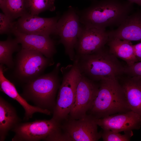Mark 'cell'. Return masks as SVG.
Returning <instances> with one entry per match:
<instances>
[{
    "mask_svg": "<svg viewBox=\"0 0 141 141\" xmlns=\"http://www.w3.org/2000/svg\"><path fill=\"white\" fill-rule=\"evenodd\" d=\"M133 4L126 0H100L78 12L80 22L84 27H118L133 12Z\"/></svg>",
    "mask_w": 141,
    "mask_h": 141,
    "instance_id": "cell-1",
    "label": "cell"
},
{
    "mask_svg": "<svg viewBox=\"0 0 141 141\" xmlns=\"http://www.w3.org/2000/svg\"><path fill=\"white\" fill-rule=\"evenodd\" d=\"M73 61L82 75L95 81L119 80L124 74V66L105 47L91 54L75 56Z\"/></svg>",
    "mask_w": 141,
    "mask_h": 141,
    "instance_id": "cell-2",
    "label": "cell"
},
{
    "mask_svg": "<svg viewBox=\"0 0 141 141\" xmlns=\"http://www.w3.org/2000/svg\"><path fill=\"white\" fill-rule=\"evenodd\" d=\"M99 81L97 94L87 114L99 119L131 110L119 80Z\"/></svg>",
    "mask_w": 141,
    "mask_h": 141,
    "instance_id": "cell-3",
    "label": "cell"
},
{
    "mask_svg": "<svg viewBox=\"0 0 141 141\" xmlns=\"http://www.w3.org/2000/svg\"><path fill=\"white\" fill-rule=\"evenodd\" d=\"M60 66V63H57L51 72L25 84L20 95L35 106L52 113L56 103V95L60 85L59 76Z\"/></svg>",
    "mask_w": 141,
    "mask_h": 141,
    "instance_id": "cell-4",
    "label": "cell"
},
{
    "mask_svg": "<svg viewBox=\"0 0 141 141\" xmlns=\"http://www.w3.org/2000/svg\"><path fill=\"white\" fill-rule=\"evenodd\" d=\"M60 69L62 74L53 111L52 118L61 123L68 119L74 101L76 89L81 74L76 62Z\"/></svg>",
    "mask_w": 141,
    "mask_h": 141,
    "instance_id": "cell-5",
    "label": "cell"
},
{
    "mask_svg": "<svg viewBox=\"0 0 141 141\" xmlns=\"http://www.w3.org/2000/svg\"><path fill=\"white\" fill-rule=\"evenodd\" d=\"M52 59L38 51L22 48L14 63V74L20 81L26 84L42 75L48 67L54 64Z\"/></svg>",
    "mask_w": 141,
    "mask_h": 141,
    "instance_id": "cell-6",
    "label": "cell"
},
{
    "mask_svg": "<svg viewBox=\"0 0 141 141\" xmlns=\"http://www.w3.org/2000/svg\"><path fill=\"white\" fill-rule=\"evenodd\" d=\"M80 24L78 11L70 7L59 18L57 24L59 43L63 45L65 54L73 61L75 55V48L81 28Z\"/></svg>",
    "mask_w": 141,
    "mask_h": 141,
    "instance_id": "cell-7",
    "label": "cell"
},
{
    "mask_svg": "<svg viewBox=\"0 0 141 141\" xmlns=\"http://www.w3.org/2000/svg\"><path fill=\"white\" fill-rule=\"evenodd\" d=\"M61 128V123L52 118L49 120L20 122L11 130L15 133L12 141H46L48 137Z\"/></svg>",
    "mask_w": 141,
    "mask_h": 141,
    "instance_id": "cell-8",
    "label": "cell"
},
{
    "mask_svg": "<svg viewBox=\"0 0 141 141\" xmlns=\"http://www.w3.org/2000/svg\"><path fill=\"white\" fill-rule=\"evenodd\" d=\"M99 87L95 81L81 74L78 83L70 119H78L84 116L91 108Z\"/></svg>",
    "mask_w": 141,
    "mask_h": 141,
    "instance_id": "cell-9",
    "label": "cell"
},
{
    "mask_svg": "<svg viewBox=\"0 0 141 141\" xmlns=\"http://www.w3.org/2000/svg\"><path fill=\"white\" fill-rule=\"evenodd\" d=\"M96 119L87 114L79 119L66 120L61 124V128L73 141H98L101 138V133L98 131Z\"/></svg>",
    "mask_w": 141,
    "mask_h": 141,
    "instance_id": "cell-10",
    "label": "cell"
},
{
    "mask_svg": "<svg viewBox=\"0 0 141 141\" xmlns=\"http://www.w3.org/2000/svg\"><path fill=\"white\" fill-rule=\"evenodd\" d=\"M109 39L108 32L105 29L81 27L75 48V56L90 54L101 49L105 47Z\"/></svg>",
    "mask_w": 141,
    "mask_h": 141,
    "instance_id": "cell-11",
    "label": "cell"
},
{
    "mask_svg": "<svg viewBox=\"0 0 141 141\" xmlns=\"http://www.w3.org/2000/svg\"><path fill=\"white\" fill-rule=\"evenodd\" d=\"M59 19L58 16L45 18L28 13L15 22L14 27L19 32L26 34H56L57 25Z\"/></svg>",
    "mask_w": 141,
    "mask_h": 141,
    "instance_id": "cell-12",
    "label": "cell"
},
{
    "mask_svg": "<svg viewBox=\"0 0 141 141\" xmlns=\"http://www.w3.org/2000/svg\"><path fill=\"white\" fill-rule=\"evenodd\" d=\"M97 124L103 130L120 132L138 130L141 125V116L130 110L96 119Z\"/></svg>",
    "mask_w": 141,
    "mask_h": 141,
    "instance_id": "cell-13",
    "label": "cell"
},
{
    "mask_svg": "<svg viewBox=\"0 0 141 141\" xmlns=\"http://www.w3.org/2000/svg\"><path fill=\"white\" fill-rule=\"evenodd\" d=\"M12 33L21 44L22 48L38 51L51 59L57 52L55 43L49 35L23 33L14 27Z\"/></svg>",
    "mask_w": 141,
    "mask_h": 141,
    "instance_id": "cell-14",
    "label": "cell"
},
{
    "mask_svg": "<svg viewBox=\"0 0 141 141\" xmlns=\"http://www.w3.org/2000/svg\"><path fill=\"white\" fill-rule=\"evenodd\" d=\"M108 32L109 38L141 41V9L132 12L117 28Z\"/></svg>",
    "mask_w": 141,
    "mask_h": 141,
    "instance_id": "cell-15",
    "label": "cell"
},
{
    "mask_svg": "<svg viewBox=\"0 0 141 141\" xmlns=\"http://www.w3.org/2000/svg\"><path fill=\"white\" fill-rule=\"evenodd\" d=\"M3 65H0V89L1 91L17 101L23 107L25 111L23 120H28L32 118L33 114L39 113L50 115L51 112L48 110L43 109L36 106L29 104L27 101L17 91L14 85L4 76Z\"/></svg>",
    "mask_w": 141,
    "mask_h": 141,
    "instance_id": "cell-16",
    "label": "cell"
},
{
    "mask_svg": "<svg viewBox=\"0 0 141 141\" xmlns=\"http://www.w3.org/2000/svg\"><path fill=\"white\" fill-rule=\"evenodd\" d=\"M127 77L120 83L130 110L141 116V78Z\"/></svg>",
    "mask_w": 141,
    "mask_h": 141,
    "instance_id": "cell-17",
    "label": "cell"
},
{
    "mask_svg": "<svg viewBox=\"0 0 141 141\" xmlns=\"http://www.w3.org/2000/svg\"><path fill=\"white\" fill-rule=\"evenodd\" d=\"M21 122L15 108L0 96V141H4L9 131Z\"/></svg>",
    "mask_w": 141,
    "mask_h": 141,
    "instance_id": "cell-18",
    "label": "cell"
},
{
    "mask_svg": "<svg viewBox=\"0 0 141 141\" xmlns=\"http://www.w3.org/2000/svg\"><path fill=\"white\" fill-rule=\"evenodd\" d=\"M110 53L131 66L138 61L135 56L131 42L117 38H109L107 43Z\"/></svg>",
    "mask_w": 141,
    "mask_h": 141,
    "instance_id": "cell-19",
    "label": "cell"
},
{
    "mask_svg": "<svg viewBox=\"0 0 141 141\" xmlns=\"http://www.w3.org/2000/svg\"><path fill=\"white\" fill-rule=\"evenodd\" d=\"M16 39L8 37L4 41L0 42V63L5 65L9 68L14 66L12 55L15 52L20 51L22 48Z\"/></svg>",
    "mask_w": 141,
    "mask_h": 141,
    "instance_id": "cell-20",
    "label": "cell"
},
{
    "mask_svg": "<svg viewBox=\"0 0 141 141\" xmlns=\"http://www.w3.org/2000/svg\"><path fill=\"white\" fill-rule=\"evenodd\" d=\"M28 0H6L3 13L11 20L30 13Z\"/></svg>",
    "mask_w": 141,
    "mask_h": 141,
    "instance_id": "cell-21",
    "label": "cell"
},
{
    "mask_svg": "<svg viewBox=\"0 0 141 141\" xmlns=\"http://www.w3.org/2000/svg\"><path fill=\"white\" fill-rule=\"evenodd\" d=\"M30 13L38 15L46 10L53 11L55 9L54 2L52 0H28Z\"/></svg>",
    "mask_w": 141,
    "mask_h": 141,
    "instance_id": "cell-22",
    "label": "cell"
},
{
    "mask_svg": "<svg viewBox=\"0 0 141 141\" xmlns=\"http://www.w3.org/2000/svg\"><path fill=\"white\" fill-rule=\"evenodd\" d=\"M101 138L104 141H128L133 136L132 131L124 132L121 134L108 130H103L101 132Z\"/></svg>",
    "mask_w": 141,
    "mask_h": 141,
    "instance_id": "cell-23",
    "label": "cell"
},
{
    "mask_svg": "<svg viewBox=\"0 0 141 141\" xmlns=\"http://www.w3.org/2000/svg\"><path fill=\"white\" fill-rule=\"evenodd\" d=\"M13 21L4 13H0L1 34L12 33L15 22Z\"/></svg>",
    "mask_w": 141,
    "mask_h": 141,
    "instance_id": "cell-24",
    "label": "cell"
},
{
    "mask_svg": "<svg viewBox=\"0 0 141 141\" xmlns=\"http://www.w3.org/2000/svg\"><path fill=\"white\" fill-rule=\"evenodd\" d=\"M124 72L127 76L141 78V61L136 62L131 66H124Z\"/></svg>",
    "mask_w": 141,
    "mask_h": 141,
    "instance_id": "cell-25",
    "label": "cell"
},
{
    "mask_svg": "<svg viewBox=\"0 0 141 141\" xmlns=\"http://www.w3.org/2000/svg\"><path fill=\"white\" fill-rule=\"evenodd\" d=\"M49 141H73L69 135L61 128L46 139Z\"/></svg>",
    "mask_w": 141,
    "mask_h": 141,
    "instance_id": "cell-26",
    "label": "cell"
},
{
    "mask_svg": "<svg viewBox=\"0 0 141 141\" xmlns=\"http://www.w3.org/2000/svg\"><path fill=\"white\" fill-rule=\"evenodd\" d=\"M134 54L138 62L141 61V42L133 45Z\"/></svg>",
    "mask_w": 141,
    "mask_h": 141,
    "instance_id": "cell-27",
    "label": "cell"
},
{
    "mask_svg": "<svg viewBox=\"0 0 141 141\" xmlns=\"http://www.w3.org/2000/svg\"><path fill=\"white\" fill-rule=\"evenodd\" d=\"M134 4H136L141 7V0H126Z\"/></svg>",
    "mask_w": 141,
    "mask_h": 141,
    "instance_id": "cell-28",
    "label": "cell"
},
{
    "mask_svg": "<svg viewBox=\"0 0 141 141\" xmlns=\"http://www.w3.org/2000/svg\"><path fill=\"white\" fill-rule=\"evenodd\" d=\"M6 0H0V7L2 11L3 9Z\"/></svg>",
    "mask_w": 141,
    "mask_h": 141,
    "instance_id": "cell-29",
    "label": "cell"
},
{
    "mask_svg": "<svg viewBox=\"0 0 141 141\" xmlns=\"http://www.w3.org/2000/svg\"><path fill=\"white\" fill-rule=\"evenodd\" d=\"M55 0H52V1H54V2Z\"/></svg>",
    "mask_w": 141,
    "mask_h": 141,
    "instance_id": "cell-30",
    "label": "cell"
}]
</instances>
